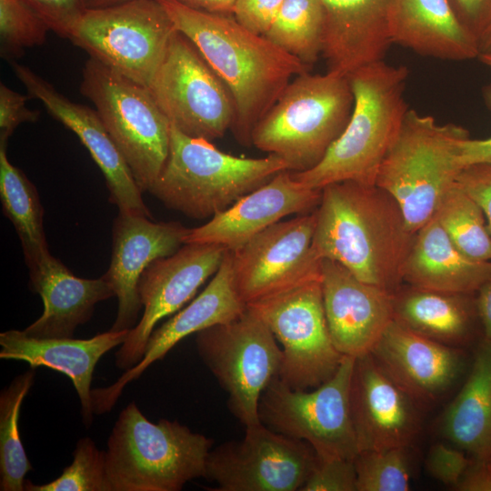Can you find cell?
Segmentation results:
<instances>
[{
    "instance_id": "obj_1",
    "label": "cell",
    "mask_w": 491,
    "mask_h": 491,
    "mask_svg": "<svg viewBox=\"0 0 491 491\" xmlns=\"http://www.w3.org/2000/svg\"><path fill=\"white\" fill-rule=\"evenodd\" d=\"M156 1L229 89L235 105L231 131L239 144L252 145L257 123L291 80L311 67L245 28L233 15L194 9L177 0Z\"/></svg>"
},
{
    "instance_id": "obj_2",
    "label": "cell",
    "mask_w": 491,
    "mask_h": 491,
    "mask_svg": "<svg viewBox=\"0 0 491 491\" xmlns=\"http://www.w3.org/2000/svg\"><path fill=\"white\" fill-rule=\"evenodd\" d=\"M414 238L396 201L377 185L343 181L322 188L312 240L318 258L395 293Z\"/></svg>"
},
{
    "instance_id": "obj_3",
    "label": "cell",
    "mask_w": 491,
    "mask_h": 491,
    "mask_svg": "<svg viewBox=\"0 0 491 491\" xmlns=\"http://www.w3.org/2000/svg\"><path fill=\"white\" fill-rule=\"evenodd\" d=\"M408 75L406 66L384 59L349 74L354 105L346 128L317 165L292 172L295 178L313 189L343 181L376 185L409 109L404 98Z\"/></svg>"
},
{
    "instance_id": "obj_4",
    "label": "cell",
    "mask_w": 491,
    "mask_h": 491,
    "mask_svg": "<svg viewBox=\"0 0 491 491\" xmlns=\"http://www.w3.org/2000/svg\"><path fill=\"white\" fill-rule=\"evenodd\" d=\"M213 440L177 421L148 420L135 402L119 414L107 441L108 491H180L204 477Z\"/></svg>"
},
{
    "instance_id": "obj_5",
    "label": "cell",
    "mask_w": 491,
    "mask_h": 491,
    "mask_svg": "<svg viewBox=\"0 0 491 491\" xmlns=\"http://www.w3.org/2000/svg\"><path fill=\"white\" fill-rule=\"evenodd\" d=\"M353 105L347 75H298L254 128L252 145L283 159L289 171L310 170L346 128Z\"/></svg>"
},
{
    "instance_id": "obj_6",
    "label": "cell",
    "mask_w": 491,
    "mask_h": 491,
    "mask_svg": "<svg viewBox=\"0 0 491 491\" xmlns=\"http://www.w3.org/2000/svg\"><path fill=\"white\" fill-rule=\"evenodd\" d=\"M284 170H288L286 163L275 155L235 156L171 125L169 154L149 192L172 210L190 218L205 219L225 211Z\"/></svg>"
},
{
    "instance_id": "obj_7",
    "label": "cell",
    "mask_w": 491,
    "mask_h": 491,
    "mask_svg": "<svg viewBox=\"0 0 491 491\" xmlns=\"http://www.w3.org/2000/svg\"><path fill=\"white\" fill-rule=\"evenodd\" d=\"M455 124L408 109L396 141L385 156L376 185L398 204L408 230L416 234L436 210L461 171L457 145L468 136Z\"/></svg>"
},
{
    "instance_id": "obj_8",
    "label": "cell",
    "mask_w": 491,
    "mask_h": 491,
    "mask_svg": "<svg viewBox=\"0 0 491 491\" xmlns=\"http://www.w3.org/2000/svg\"><path fill=\"white\" fill-rule=\"evenodd\" d=\"M80 92L94 104L141 191H150L169 154L171 124L149 89L89 57Z\"/></svg>"
},
{
    "instance_id": "obj_9",
    "label": "cell",
    "mask_w": 491,
    "mask_h": 491,
    "mask_svg": "<svg viewBox=\"0 0 491 491\" xmlns=\"http://www.w3.org/2000/svg\"><path fill=\"white\" fill-rule=\"evenodd\" d=\"M355 358L344 356L335 375L311 391L292 389L276 377L260 397L261 423L306 441L318 458L354 460L358 454L350 409Z\"/></svg>"
},
{
    "instance_id": "obj_10",
    "label": "cell",
    "mask_w": 491,
    "mask_h": 491,
    "mask_svg": "<svg viewBox=\"0 0 491 491\" xmlns=\"http://www.w3.org/2000/svg\"><path fill=\"white\" fill-rule=\"evenodd\" d=\"M156 0L85 10L69 40L89 56L149 88L175 34Z\"/></svg>"
},
{
    "instance_id": "obj_11",
    "label": "cell",
    "mask_w": 491,
    "mask_h": 491,
    "mask_svg": "<svg viewBox=\"0 0 491 491\" xmlns=\"http://www.w3.org/2000/svg\"><path fill=\"white\" fill-rule=\"evenodd\" d=\"M200 358L228 395V407L245 426L261 423L260 397L278 376L282 350L252 310L195 334Z\"/></svg>"
},
{
    "instance_id": "obj_12",
    "label": "cell",
    "mask_w": 491,
    "mask_h": 491,
    "mask_svg": "<svg viewBox=\"0 0 491 491\" xmlns=\"http://www.w3.org/2000/svg\"><path fill=\"white\" fill-rule=\"evenodd\" d=\"M148 89L170 124L188 136L212 142L234 125L235 105L229 89L178 30Z\"/></svg>"
},
{
    "instance_id": "obj_13",
    "label": "cell",
    "mask_w": 491,
    "mask_h": 491,
    "mask_svg": "<svg viewBox=\"0 0 491 491\" xmlns=\"http://www.w3.org/2000/svg\"><path fill=\"white\" fill-rule=\"evenodd\" d=\"M282 346L278 378L292 389L316 388L330 379L344 356L326 318L321 280L246 306Z\"/></svg>"
},
{
    "instance_id": "obj_14",
    "label": "cell",
    "mask_w": 491,
    "mask_h": 491,
    "mask_svg": "<svg viewBox=\"0 0 491 491\" xmlns=\"http://www.w3.org/2000/svg\"><path fill=\"white\" fill-rule=\"evenodd\" d=\"M316 209L279 221L230 250L232 276L247 306L321 280V261L312 248Z\"/></svg>"
},
{
    "instance_id": "obj_15",
    "label": "cell",
    "mask_w": 491,
    "mask_h": 491,
    "mask_svg": "<svg viewBox=\"0 0 491 491\" xmlns=\"http://www.w3.org/2000/svg\"><path fill=\"white\" fill-rule=\"evenodd\" d=\"M316 461L308 443L259 423L211 449L204 477L215 491H300Z\"/></svg>"
},
{
    "instance_id": "obj_16",
    "label": "cell",
    "mask_w": 491,
    "mask_h": 491,
    "mask_svg": "<svg viewBox=\"0 0 491 491\" xmlns=\"http://www.w3.org/2000/svg\"><path fill=\"white\" fill-rule=\"evenodd\" d=\"M228 249L217 244L185 243L171 256L153 261L142 273L138 294L144 312L115 353L122 370L143 358L156 324L182 308L223 263Z\"/></svg>"
},
{
    "instance_id": "obj_17",
    "label": "cell",
    "mask_w": 491,
    "mask_h": 491,
    "mask_svg": "<svg viewBox=\"0 0 491 491\" xmlns=\"http://www.w3.org/2000/svg\"><path fill=\"white\" fill-rule=\"evenodd\" d=\"M370 354L382 371L419 406L438 402L471 365L466 349L426 338L395 319Z\"/></svg>"
},
{
    "instance_id": "obj_18",
    "label": "cell",
    "mask_w": 491,
    "mask_h": 491,
    "mask_svg": "<svg viewBox=\"0 0 491 491\" xmlns=\"http://www.w3.org/2000/svg\"><path fill=\"white\" fill-rule=\"evenodd\" d=\"M188 230L179 222H154L151 217L118 212L113 225L111 262L103 276L118 301L111 331L131 330L138 323L142 273L153 261L175 253L185 244Z\"/></svg>"
},
{
    "instance_id": "obj_19",
    "label": "cell",
    "mask_w": 491,
    "mask_h": 491,
    "mask_svg": "<svg viewBox=\"0 0 491 491\" xmlns=\"http://www.w3.org/2000/svg\"><path fill=\"white\" fill-rule=\"evenodd\" d=\"M419 407L370 353L355 358L350 409L358 452L412 447L421 430Z\"/></svg>"
},
{
    "instance_id": "obj_20",
    "label": "cell",
    "mask_w": 491,
    "mask_h": 491,
    "mask_svg": "<svg viewBox=\"0 0 491 491\" xmlns=\"http://www.w3.org/2000/svg\"><path fill=\"white\" fill-rule=\"evenodd\" d=\"M321 286L329 333L343 356L370 353L395 319L394 295L357 278L340 263L322 259Z\"/></svg>"
},
{
    "instance_id": "obj_21",
    "label": "cell",
    "mask_w": 491,
    "mask_h": 491,
    "mask_svg": "<svg viewBox=\"0 0 491 491\" xmlns=\"http://www.w3.org/2000/svg\"><path fill=\"white\" fill-rule=\"evenodd\" d=\"M12 68L31 98L39 100L49 114L73 131L99 166L109 191V200L121 212L151 217L126 162L95 109L75 103L29 67L11 61Z\"/></svg>"
},
{
    "instance_id": "obj_22",
    "label": "cell",
    "mask_w": 491,
    "mask_h": 491,
    "mask_svg": "<svg viewBox=\"0 0 491 491\" xmlns=\"http://www.w3.org/2000/svg\"><path fill=\"white\" fill-rule=\"evenodd\" d=\"M246 310L233 283L231 253L227 250L223 263L202 293L188 306L175 313L161 326L154 329L142 360L111 386L91 391L94 414L109 412L125 386L137 379L154 362L163 359L182 339L210 326L226 324Z\"/></svg>"
},
{
    "instance_id": "obj_23",
    "label": "cell",
    "mask_w": 491,
    "mask_h": 491,
    "mask_svg": "<svg viewBox=\"0 0 491 491\" xmlns=\"http://www.w3.org/2000/svg\"><path fill=\"white\" fill-rule=\"evenodd\" d=\"M321 195L322 189L306 187L292 171H281L206 224L189 228L185 244H217L228 250L237 249L287 215L315 211Z\"/></svg>"
},
{
    "instance_id": "obj_24",
    "label": "cell",
    "mask_w": 491,
    "mask_h": 491,
    "mask_svg": "<svg viewBox=\"0 0 491 491\" xmlns=\"http://www.w3.org/2000/svg\"><path fill=\"white\" fill-rule=\"evenodd\" d=\"M324 14L322 56L327 71L348 75L383 60L389 46L393 0H320Z\"/></svg>"
},
{
    "instance_id": "obj_25",
    "label": "cell",
    "mask_w": 491,
    "mask_h": 491,
    "mask_svg": "<svg viewBox=\"0 0 491 491\" xmlns=\"http://www.w3.org/2000/svg\"><path fill=\"white\" fill-rule=\"evenodd\" d=\"M129 330L107 331L88 339L37 338L24 330L11 329L0 334V358L19 360L35 369L45 366L71 379L81 403L83 423H93L91 384L95 367L111 349L122 345Z\"/></svg>"
},
{
    "instance_id": "obj_26",
    "label": "cell",
    "mask_w": 491,
    "mask_h": 491,
    "mask_svg": "<svg viewBox=\"0 0 491 491\" xmlns=\"http://www.w3.org/2000/svg\"><path fill=\"white\" fill-rule=\"evenodd\" d=\"M29 277L30 289L44 303L42 316L24 329L33 337H73L75 330L90 320L97 303L115 296L103 276L77 277L50 252L29 268Z\"/></svg>"
},
{
    "instance_id": "obj_27",
    "label": "cell",
    "mask_w": 491,
    "mask_h": 491,
    "mask_svg": "<svg viewBox=\"0 0 491 491\" xmlns=\"http://www.w3.org/2000/svg\"><path fill=\"white\" fill-rule=\"evenodd\" d=\"M392 44L444 60L477 58L479 42L461 23L449 0H393Z\"/></svg>"
},
{
    "instance_id": "obj_28",
    "label": "cell",
    "mask_w": 491,
    "mask_h": 491,
    "mask_svg": "<svg viewBox=\"0 0 491 491\" xmlns=\"http://www.w3.org/2000/svg\"><path fill=\"white\" fill-rule=\"evenodd\" d=\"M473 295L399 287L394 295L395 320L437 343L468 349L483 338Z\"/></svg>"
},
{
    "instance_id": "obj_29",
    "label": "cell",
    "mask_w": 491,
    "mask_h": 491,
    "mask_svg": "<svg viewBox=\"0 0 491 491\" xmlns=\"http://www.w3.org/2000/svg\"><path fill=\"white\" fill-rule=\"evenodd\" d=\"M490 278L491 261L461 252L435 215L415 234L403 268L409 286L451 294H475Z\"/></svg>"
},
{
    "instance_id": "obj_30",
    "label": "cell",
    "mask_w": 491,
    "mask_h": 491,
    "mask_svg": "<svg viewBox=\"0 0 491 491\" xmlns=\"http://www.w3.org/2000/svg\"><path fill=\"white\" fill-rule=\"evenodd\" d=\"M441 436L470 457L491 460V342L474 351L466 380L442 414Z\"/></svg>"
},
{
    "instance_id": "obj_31",
    "label": "cell",
    "mask_w": 491,
    "mask_h": 491,
    "mask_svg": "<svg viewBox=\"0 0 491 491\" xmlns=\"http://www.w3.org/2000/svg\"><path fill=\"white\" fill-rule=\"evenodd\" d=\"M0 198L3 213L14 225L21 241L29 269L49 253L43 225L44 209L35 186L9 161L5 145H0Z\"/></svg>"
},
{
    "instance_id": "obj_32",
    "label": "cell",
    "mask_w": 491,
    "mask_h": 491,
    "mask_svg": "<svg viewBox=\"0 0 491 491\" xmlns=\"http://www.w3.org/2000/svg\"><path fill=\"white\" fill-rule=\"evenodd\" d=\"M35 369L15 377L0 394V490L24 491L25 475L33 470L19 434L22 403L34 385Z\"/></svg>"
},
{
    "instance_id": "obj_33",
    "label": "cell",
    "mask_w": 491,
    "mask_h": 491,
    "mask_svg": "<svg viewBox=\"0 0 491 491\" xmlns=\"http://www.w3.org/2000/svg\"><path fill=\"white\" fill-rule=\"evenodd\" d=\"M324 25L320 0H285L264 36L312 67L322 55Z\"/></svg>"
},
{
    "instance_id": "obj_34",
    "label": "cell",
    "mask_w": 491,
    "mask_h": 491,
    "mask_svg": "<svg viewBox=\"0 0 491 491\" xmlns=\"http://www.w3.org/2000/svg\"><path fill=\"white\" fill-rule=\"evenodd\" d=\"M456 246L470 258L491 261V235L477 203L456 180L434 215Z\"/></svg>"
},
{
    "instance_id": "obj_35",
    "label": "cell",
    "mask_w": 491,
    "mask_h": 491,
    "mask_svg": "<svg viewBox=\"0 0 491 491\" xmlns=\"http://www.w3.org/2000/svg\"><path fill=\"white\" fill-rule=\"evenodd\" d=\"M411 447L360 451L354 459L356 491H407L410 489Z\"/></svg>"
},
{
    "instance_id": "obj_36",
    "label": "cell",
    "mask_w": 491,
    "mask_h": 491,
    "mask_svg": "<svg viewBox=\"0 0 491 491\" xmlns=\"http://www.w3.org/2000/svg\"><path fill=\"white\" fill-rule=\"evenodd\" d=\"M25 491H108L105 451L90 437H83L75 445L73 462L58 477L41 485L25 479Z\"/></svg>"
},
{
    "instance_id": "obj_37",
    "label": "cell",
    "mask_w": 491,
    "mask_h": 491,
    "mask_svg": "<svg viewBox=\"0 0 491 491\" xmlns=\"http://www.w3.org/2000/svg\"><path fill=\"white\" fill-rule=\"evenodd\" d=\"M49 30L45 20L26 0H0L2 56L13 61L25 49L41 45Z\"/></svg>"
},
{
    "instance_id": "obj_38",
    "label": "cell",
    "mask_w": 491,
    "mask_h": 491,
    "mask_svg": "<svg viewBox=\"0 0 491 491\" xmlns=\"http://www.w3.org/2000/svg\"><path fill=\"white\" fill-rule=\"evenodd\" d=\"M300 491H356V472L354 460L321 459Z\"/></svg>"
},
{
    "instance_id": "obj_39",
    "label": "cell",
    "mask_w": 491,
    "mask_h": 491,
    "mask_svg": "<svg viewBox=\"0 0 491 491\" xmlns=\"http://www.w3.org/2000/svg\"><path fill=\"white\" fill-rule=\"evenodd\" d=\"M470 462L463 450L438 442L431 446L425 466L431 476L454 489Z\"/></svg>"
},
{
    "instance_id": "obj_40",
    "label": "cell",
    "mask_w": 491,
    "mask_h": 491,
    "mask_svg": "<svg viewBox=\"0 0 491 491\" xmlns=\"http://www.w3.org/2000/svg\"><path fill=\"white\" fill-rule=\"evenodd\" d=\"M52 31L69 39L85 12L81 0H26Z\"/></svg>"
},
{
    "instance_id": "obj_41",
    "label": "cell",
    "mask_w": 491,
    "mask_h": 491,
    "mask_svg": "<svg viewBox=\"0 0 491 491\" xmlns=\"http://www.w3.org/2000/svg\"><path fill=\"white\" fill-rule=\"evenodd\" d=\"M31 98L9 88L4 83L0 85V145H7L8 138L18 125L23 123L37 121L40 112L26 106Z\"/></svg>"
},
{
    "instance_id": "obj_42",
    "label": "cell",
    "mask_w": 491,
    "mask_h": 491,
    "mask_svg": "<svg viewBox=\"0 0 491 491\" xmlns=\"http://www.w3.org/2000/svg\"><path fill=\"white\" fill-rule=\"evenodd\" d=\"M285 0H235L233 16L245 28L264 35L276 18Z\"/></svg>"
},
{
    "instance_id": "obj_43",
    "label": "cell",
    "mask_w": 491,
    "mask_h": 491,
    "mask_svg": "<svg viewBox=\"0 0 491 491\" xmlns=\"http://www.w3.org/2000/svg\"><path fill=\"white\" fill-rule=\"evenodd\" d=\"M457 184L482 209L491 235V164H478L463 168Z\"/></svg>"
},
{
    "instance_id": "obj_44",
    "label": "cell",
    "mask_w": 491,
    "mask_h": 491,
    "mask_svg": "<svg viewBox=\"0 0 491 491\" xmlns=\"http://www.w3.org/2000/svg\"><path fill=\"white\" fill-rule=\"evenodd\" d=\"M461 23L480 43L491 25V0H449Z\"/></svg>"
},
{
    "instance_id": "obj_45",
    "label": "cell",
    "mask_w": 491,
    "mask_h": 491,
    "mask_svg": "<svg viewBox=\"0 0 491 491\" xmlns=\"http://www.w3.org/2000/svg\"><path fill=\"white\" fill-rule=\"evenodd\" d=\"M486 105L491 109V83L483 89ZM457 162L461 170L465 167L491 164V136L486 139H472L466 136L457 145Z\"/></svg>"
},
{
    "instance_id": "obj_46",
    "label": "cell",
    "mask_w": 491,
    "mask_h": 491,
    "mask_svg": "<svg viewBox=\"0 0 491 491\" xmlns=\"http://www.w3.org/2000/svg\"><path fill=\"white\" fill-rule=\"evenodd\" d=\"M457 491H491V464L475 459L471 462L454 487Z\"/></svg>"
},
{
    "instance_id": "obj_47",
    "label": "cell",
    "mask_w": 491,
    "mask_h": 491,
    "mask_svg": "<svg viewBox=\"0 0 491 491\" xmlns=\"http://www.w3.org/2000/svg\"><path fill=\"white\" fill-rule=\"evenodd\" d=\"M476 309L480 319L483 340L491 342V278L477 290Z\"/></svg>"
},
{
    "instance_id": "obj_48",
    "label": "cell",
    "mask_w": 491,
    "mask_h": 491,
    "mask_svg": "<svg viewBox=\"0 0 491 491\" xmlns=\"http://www.w3.org/2000/svg\"><path fill=\"white\" fill-rule=\"evenodd\" d=\"M183 5L215 14L232 15L235 0H177Z\"/></svg>"
},
{
    "instance_id": "obj_49",
    "label": "cell",
    "mask_w": 491,
    "mask_h": 491,
    "mask_svg": "<svg viewBox=\"0 0 491 491\" xmlns=\"http://www.w3.org/2000/svg\"><path fill=\"white\" fill-rule=\"evenodd\" d=\"M131 0H81L85 10L117 5Z\"/></svg>"
},
{
    "instance_id": "obj_50",
    "label": "cell",
    "mask_w": 491,
    "mask_h": 491,
    "mask_svg": "<svg viewBox=\"0 0 491 491\" xmlns=\"http://www.w3.org/2000/svg\"><path fill=\"white\" fill-rule=\"evenodd\" d=\"M480 54L491 53V25L479 43Z\"/></svg>"
},
{
    "instance_id": "obj_51",
    "label": "cell",
    "mask_w": 491,
    "mask_h": 491,
    "mask_svg": "<svg viewBox=\"0 0 491 491\" xmlns=\"http://www.w3.org/2000/svg\"><path fill=\"white\" fill-rule=\"evenodd\" d=\"M478 60L491 70V53H481Z\"/></svg>"
},
{
    "instance_id": "obj_52",
    "label": "cell",
    "mask_w": 491,
    "mask_h": 491,
    "mask_svg": "<svg viewBox=\"0 0 491 491\" xmlns=\"http://www.w3.org/2000/svg\"><path fill=\"white\" fill-rule=\"evenodd\" d=\"M490 464H491V460H490Z\"/></svg>"
}]
</instances>
